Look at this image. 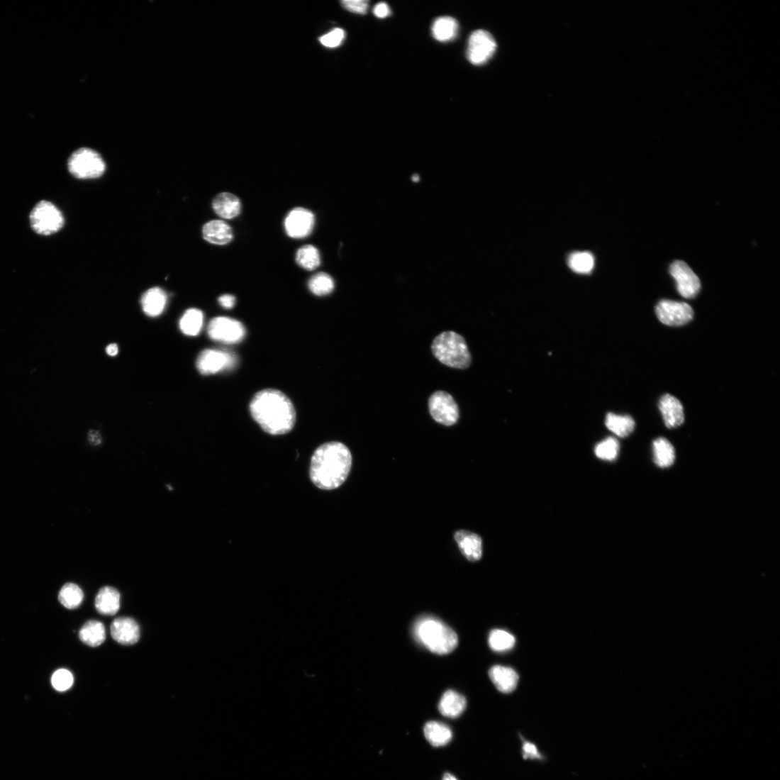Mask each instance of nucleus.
<instances>
[{"mask_svg":"<svg viewBox=\"0 0 780 780\" xmlns=\"http://www.w3.org/2000/svg\"><path fill=\"white\" fill-rule=\"evenodd\" d=\"M250 410L254 420L272 435L290 433L296 423V411L291 400L278 389H265L252 399Z\"/></svg>","mask_w":780,"mask_h":780,"instance_id":"1","label":"nucleus"},{"mask_svg":"<svg viewBox=\"0 0 780 780\" xmlns=\"http://www.w3.org/2000/svg\"><path fill=\"white\" fill-rule=\"evenodd\" d=\"M352 466L349 449L338 442L325 443L312 455L310 479L323 490H333L345 481Z\"/></svg>","mask_w":780,"mask_h":780,"instance_id":"2","label":"nucleus"},{"mask_svg":"<svg viewBox=\"0 0 780 780\" xmlns=\"http://www.w3.org/2000/svg\"><path fill=\"white\" fill-rule=\"evenodd\" d=\"M413 633L418 642L435 654H449L458 644L455 631L434 617L423 616L418 619L414 624Z\"/></svg>","mask_w":780,"mask_h":780,"instance_id":"3","label":"nucleus"},{"mask_svg":"<svg viewBox=\"0 0 780 780\" xmlns=\"http://www.w3.org/2000/svg\"><path fill=\"white\" fill-rule=\"evenodd\" d=\"M432 348L435 357L447 367L464 369L472 363V356L465 340L455 332L441 333L435 339Z\"/></svg>","mask_w":780,"mask_h":780,"instance_id":"4","label":"nucleus"},{"mask_svg":"<svg viewBox=\"0 0 780 780\" xmlns=\"http://www.w3.org/2000/svg\"><path fill=\"white\" fill-rule=\"evenodd\" d=\"M69 173L79 179H95L101 177L106 166L101 155L96 150L82 147L75 150L68 161Z\"/></svg>","mask_w":780,"mask_h":780,"instance_id":"5","label":"nucleus"},{"mask_svg":"<svg viewBox=\"0 0 780 780\" xmlns=\"http://www.w3.org/2000/svg\"><path fill=\"white\" fill-rule=\"evenodd\" d=\"M33 230L40 235L50 236L61 230L65 219L61 211L52 203L39 202L30 215Z\"/></svg>","mask_w":780,"mask_h":780,"instance_id":"6","label":"nucleus"},{"mask_svg":"<svg viewBox=\"0 0 780 780\" xmlns=\"http://www.w3.org/2000/svg\"><path fill=\"white\" fill-rule=\"evenodd\" d=\"M658 320L671 327H680L690 323L693 317V310L685 302L662 300L656 306Z\"/></svg>","mask_w":780,"mask_h":780,"instance_id":"7","label":"nucleus"},{"mask_svg":"<svg viewBox=\"0 0 780 780\" xmlns=\"http://www.w3.org/2000/svg\"><path fill=\"white\" fill-rule=\"evenodd\" d=\"M208 333L209 337L215 341L235 344L244 339L246 330L243 323L237 320L218 317L210 322Z\"/></svg>","mask_w":780,"mask_h":780,"instance_id":"8","label":"nucleus"},{"mask_svg":"<svg viewBox=\"0 0 780 780\" xmlns=\"http://www.w3.org/2000/svg\"><path fill=\"white\" fill-rule=\"evenodd\" d=\"M238 358L233 354L218 349H206L199 355L197 368L204 375H211L230 370L237 364Z\"/></svg>","mask_w":780,"mask_h":780,"instance_id":"9","label":"nucleus"},{"mask_svg":"<svg viewBox=\"0 0 780 780\" xmlns=\"http://www.w3.org/2000/svg\"><path fill=\"white\" fill-rule=\"evenodd\" d=\"M428 408L433 418L442 425L450 426L458 420V406L448 393L438 391L433 394L428 400Z\"/></svg>","mask_w":780,"mask_h":780,"instance_id":"10","label":"nucleus"},{"mask_svg":"<svg viewBox=\"0 0 780 780\" xmlns=\"http://www.w3.org/2000/svg\"><path fill=\"white\" fill-rule=\"evenodd\" d=\"M495 39L489 32L484 30L474 31L469 38L467 48V58L476 65L487 62L496 50Z\"/></svg>","mask_w":780,"mask_h":780,"instance_id":"11","label":"nucleus"},{"mask_svg":"<svg viewBox=\"0 0 780 780\" xmlns=\"http://www.w3.org/2000/svg\"><path fill=\"white\" fill-rule=\"evenodd\" d=\"M670 272L676 282L677 289L681 296L686 299H693L698 295L701 289L700 280L686 262L675 261L671 265Z\"/></svg>","mask_w":780,"mask_h":780,"instance_id":"12","label":"nucleus"},{"mask_svg":"<svg viewBox=\"0 0 780 780\" xmlns=\"http://www.w3.org/2000/svg\"><path fill=\"white\" fill-rule=\"evenodd\" d=\"M316 224L313 213L303 208H296L287 215L284 227L287 235L293 239H302L310 235Z\"/></svg>","mask_w":780,"mask_h":780,"instance_id":"13","label":"nucleus"},{"mask_svg":"<svg viewBox=\"0 0 780 780\" xmlns=\"http://www.w3.org/2000/svg\"><path fill=\"white\" fill-rule=\"evenodd\" d=\"M111 633L116 642L127 646L137 643L140 635L138 623L128 617L115 619L111 623Z\"/></svg>","mask_w":780,"mask_h":780,"instance_id":"14","label":"nucleus"},{"mask_svg":"<svg viewBox=\"0 0 780 780\" xmlns=\"http://www.w3.org/2000/svg\"><path fill=\"white\" fill-rule=\"evenodd\" d=\"M455 538L467 559L477 562L481 559L482 540L479 535L470 531L459 530L455 533Z\"/></svg>","mask_w":780,"mask_h":780,"instance_id":"15","label":"nucleus"},{"mask_svg":"<svg viewBox=\"0 0 780 780\" xmlns=\"http://www.w3.org/2000/svg\"><path fill=\"white\" fill-rule=\"evenodd\" d=\"M203 237L210 244L223 246L232 241L233 233L231 227L224 221L213 220L204 225Z\"/></svg>","mask_w":780,"mask_h":780,"instance_id":"16","label":"nucleus"},{"mask_svg":"<svg viewBox=\"0 0 780 780\" xmlns=\"http://www.w3.org/2000/svg\"><path fill=\"white\" fill-rule=\"evenodd\" d=\"M659 408L668 428H676L684 422V408L676 398L669 394L662 396L659 403Z\"/></svg>","mask_w":780,"mask_h":780,"instance_id":"17","label":"nucleus"},{"mask_svg":"<svg viewBox=\"0 0 780 780\" xmlns=\"http://www.w3.org/2000/svg\"><path fill=\"white\" fill-rule=\"evenodd\" d=\"M144 313L150 318L160 316L167 304V295L161 288L154 287L148 289L140 300Z\"/></svg>","mask_w":780,"mask_h":780,"instance_id":"18","label":"nucleus"},{"mask_svg":"<svg viewBox=\"0 0 780 780\" xmlns=\"http://www.w3.org/2000/svg\"><path fill=\"white\" fill-rule=\"evenodd\" d=\"M212 206L215 213L223 219L236 218L242 211V204L239 198L229 192H222L216 195Z\"/></svg>","mask_w":780,"mask_h":780,"instance_id":"19","label":"nucleus"},{"mask_svg":"<svg viewBox=\"0 0 780 780\" xmlns=\"http://www.w3.org/2000/svg\"><path fill=\"white\" fill-rule=\"evenodd\" d=\"M489 675L496 688L503 693H510L514 691L519 681V676L517 672L509 667H493L490 669Z\"/></svg>","mask_w":780,"mask_h":780,"instance_id":"20","label":"nucleus"},{"mask_svg":"<svg viewBox=\"0 0 780 780\" xmlns=\"http://www.w3.org/2000/svg\"><path fill=\"white\" fill-rule=\"evenodd\" d=\"M466 707L464 696L453 690H448L440 699L439 711L445 717L457 718L464 713Z\"/></svg>","mask_w":780,"mask_h":780,"instance_id":"21","label":"nucleus"},{"mask_svg":"<svg viewBox=\"0 0 780 780\" xmlns=\"http://www.w3.org/2000/svg\"><path fill=\"white\" fill-rule=\"evenodd\" d=\"M97 611L106 615H115L121 608V594L111 587L101 589L95 600Z\"/></svg>","mask_w":780,"mask_h":780,"instance_id":"22","label":"nucleus"},{"mask_svg":"<svg viewBox=\"0 0 780 780\" xmlns=\"http://www.w3.org/2000/svg\"><path fill=\"white\" fill-rule=\"evenodd\" d=\"M423 732L428 742L435 747L446 746L452 738L450 728L437 721L428 722L423 728Z\"/></svg>","mask_w":780,"mask_h":780,"instance_id":"23","label":"nucleus"},{"mask_svg":"<svg viewBox=\"0 0 780 780\" xmlns=\"http://www.w3.org/2000/svg\"><path fill=\"white\" fill-rule=\"evenodd\" d=\"M204 322V312L195 308L186 310L179 321L181 331L188 336H196L201 333Z\"/></svg>","mask_w":780,"mask_h":780,"instance_id":"24","label":"nucleus"},{"mask_svg":"<svg viewBox=\"0 0 780 780\" xmlns=\"http://www.w3.org/2000/svg\"><path fill=\"white\" fill-rule=\"evenodd\" d=\"M82 642L91 647L102 645L106 640L104 624L98 620H89L85 623L79 633Z\"/></svg>","mask_w":780,"mask_h":780,"instance_id":"25","label":"nucleus"},{"mask_svg":"<svg viewBox=\"0 0 780 780\" xmlns=\"http://www.w3.org/2000/svg\"><path fill=\"white\" fill-rule=\"evenodd\" d=\"M606 425L611 433L621 438L630 436L635 428V422L631 416L612 413L607 415Z\"/></svg>","mask_w":780,"mask_h":780,"instance_id":"26","label":"nucleus"},{"mask_svg":"<svg viewBox=\"0 0 780 780\" xmlns=\"http://www.w3.org/2000/svg\"><path fill=\"white\" fill-rule=\"evenodd\" d=\"M654 460L660 467L672 466L676 459L675 450L672 443L665 438L657 439L653 443Z\"/></svg>","mask_w":780,"mask_h":780,"instance_id":"27","label":"nucleus"},{"mask_svg":"<svg viewBox=\"0 0 780 780\" xmlns=\"http://www.w3.org/2000/svg\"><path fill=\"white\" fill-rule=\"evenodd\" d=\"M458 23L452 17H441L438 18L433 27V33L435 39L439 42H449L452 40L457 34Z\"/></svg>","mask_w":780,"mask_h":780,"instance_id":"28","label":"nucleus"},{"mask_svg":"<svg viewBox=\"0 0 780 780\" xmlns=\"http://www.w3.org/2000/svg\"><path fill=\"white\" fill-rule=\"evenodd\" d=\"M296 261L304 269L315 270L321 264V254L316 247L305 245L298 250Z\"/></svg>","mask_w":780,"mask_h":780,"instance_id":"29","label":"nucleus"},{"mask_svg":"<svg viewBox=\"0 0 780 780\" xmlns=\"http://www.w3.org/2000/svg\"><path fill=\"white\" fill-rule=\"evenodd\" d=\"M84 600V593L77 584L67 583L61 589L59 594V601L61 604L68 609H75L79 607Z\"/></svg>","mask_w":780,"mask_h":780,"instance_id":"30","label":"nucleus"},{"mask_svg":"<svg viewBox=\"0 0 780 780\" xmlns=\"http://www.w3.org/2000/svg\"><path fill=\"white\" fill-rule=\"evenodd\" d=\"M309 290L316 296L330 294L335 289L333 279L325 272H320L312 277L308 284Z\"/></svg>","mask_w":780,"mask_h":780,"instance_id":"31","label":"nucleus"},{"mask_svg":"<svg viewBox=\"0 0 780 780\" xmlns=\"http://www.w3.org/2000/svg\"><path fill=\"white\" fill-rule=\"evenodd\" d=\"M489 645L496 652H504L511 650L516 645L515 637L501 630H494L489 637Z\"/></svg>","mask_w":780,"mask_h":780,"instance_id":"32","label":"nucleus"},{"mask_svg":"<svg viewBox=\"0 0 780 780\" xmlns=\"http://www.w3.org/2000/svg\"><path fill=\"white\" fill-rule=\"evenodd\" d=\"M594 264V257L589 252H576L569 258V265L576 272L589 273Z\"/></svg>","mask_w":780,"mask_h":780,"instance_id":"33","label":"nucleus"},{"mask_svg":"<svg viewBox=\"0 0 780 780\" xmlns=\"http://www.w3.org/2000/svg\"><path fill=\"white\" fill-rule=\"evenodd\" d=\"M619 443L614 438H608L599 443L595 450L596 456L603 460L613 461L618 457Z\"/></svg>","mask_w":780,"mask_h":780,"instance_id":"34","label":"nucleus"},{"mask_svg":"<svg viewBox=\"0 0 780 780\" xmlns=\"http://www.w3.org/2000/svg\"><path fill=\"white\" fill-rule=\"evenodd\" d=\"M74 682L72 674L66 669L57 671L52 677L53 687L59 691H65L71 688Z\"/></svg>","mask_w":780,"mask_h":780,"instance_id":"35","label":"nucleus"},{"mask_svg":"<svg viewBox=\"0 0 780 780\" xmlns=\"http://www.w3.org/2000/svg\"><path fill=\"white\" fill-rule=\"evenodd\" d=\"M345 31L341 28H335L328 33L320 38L321 43L328 48L339 47L344 40Z\"/></svg>","mask_w":780,"mask_h":780,"instance_id":"36","label":"nucleus"},{"mask_svg":"<svg viewBox=\"0 0 780 780\" xmlns=\"http://www.w3.org/2000/svg\"><path fill=\"white\" fill-rule=\"evenodd\" d=\"M341 4L347 11L360 15L366 14L369 8L367 0H344Z\"/></svg>","mask_w":780,"mask_h":780,"instance_id":"37","label":"nucleus"},{"mask_svg":"<svg viewBox=\"0 0 780 780\" xmlns=\"http://www.w3.org/2000/svg\"><path fill=\"white\" fill-rule=\"evenodd\" d=\"M522 738H523V748H522V750H523V758L525 759L542 760L543 759L542 755L540 753V752H539L538 749L537 748V747L534 744L530 742V741L526 740L523 737H522Z\"/></svg>","mask_w":780,"mask_h":780,"instance_id":"38","label":"nucleus"},{"mask_svg":"<svg viewBox=\"0 0 780 780\" xmlns=\"http://www.w3.org/2000/svg\"><path fill=\"white\" fill-rule=\"evenodd\" d=\"M390 9L387 4L384 3L378 4L374 9V15L379 18H384L389 16Z\"/></svg>","mask_w":780,"mask_h":780,"instance_id":"39","label":"nucleus"},{"mask_svg":"<svg viewBox=\"0 0 780 780\" xmlns=\"http://www.w3.org/2000/svg\"><path fill=\"white\" fill-rule=\"evenodd\" d=\"M218 301L223 307L225 308H231L236 303V297L233 295L225 294L220 296L218 299Z\"/></svg>","mask_w":780,"mask_h":780,"instance_id":"40","label":"nucleus"},{"mask_svg":"<svg viewBox=\"0 0 780 780\" xmlns=\"http://www.w3.org/2000/svg\"><path fill=\"white\" fill-rule=\"evenodd\" d=\"M106 354L110 357H115L119 352V347L115 343L108 345L106 348Z\"/></svg>","mask_w":780,"mask_h":780,"instance_id":"41","label":"nucleus"},{"mask_svg":"<svg viewBox=\"0 0 780 780\" xmlns=\"http://www.w3.org/2000/svg\"><path fill=\"white\" fill-rule=\"evenodd\" d=\"M90 440L91 441H93V442H96V443L100 442L99 435L97 433H96L95 432H91L90 433Z\"/></svg>","mask_w":780,"mask_h":780,"instance_id":"42","label":"nucleus"},{"mask_svg":"<svg viewBox=\"0 0 780 780\" xmlns=\"http://www.w3.org/2000/svg\"><path fill=\"white\" fill-rule=\"evenodd\" d=\"M442 780H457V779L454 775L446 773L445 774Z\"/></svg>","mask_w":780,"mask_h":780,"instance_id":"43","label":"nucleus"},{"mask_svg":"<svg viewBox=\"0 0 780 780\" xmlns=\"http://www.w3.org/2000/svg\"><path fill=\"white\" fill-rule=\"evenodd\" d=\"M413 181H415V182H418V179H419V178H418V176H414V177H413Z\"/></svg>","mask_w":780,"mask_h":780,"instance_id":"44","label":"nucleus"}]
</instances>
